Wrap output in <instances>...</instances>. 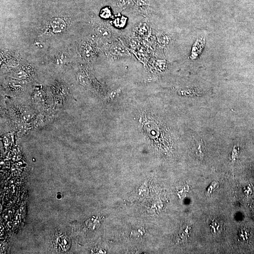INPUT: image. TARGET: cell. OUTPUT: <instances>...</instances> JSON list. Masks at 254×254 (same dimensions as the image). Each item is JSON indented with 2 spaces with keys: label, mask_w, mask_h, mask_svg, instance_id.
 Here are the masks:
<instances>
[{
  "label": "cell",
  "mask_w": 254,
  "mask_h": 254,
  "mask_svg": "<svg viewBox=\"0 0 254 254\" xmlns=\"http://www.w3.org/2000/svg\"><path fill=\"white\" fill-rule=\"evenodd\" d=\"M100 16L104 19H108L112 16V10L109 7H105L102 9L100 13Z\"/></svg>",
  "instance_id": "obj_3"
},
{
  "label": "cell",
  "mask_w": 254,
  "mask_h": 254,
  "mask_svg": "<svg viewBox=\"0 0 254 254\" xmlns=\"http://www.w3.org/2000/svg\"><path fill=\"white\" fill-rule=\"evenodd\" d=\"M50 25L53 33H56L63 32L67 27L65 20L60 17L52 18L50 21Z\"/></svg>",
  "instance_id": "obj_1"
},
{
  "label": "cell",
  "mask_w": 254,
  "mask_h": 254,
  "mask_svg": "<svg viewBox=\"0 0 254 254\" xmlns=\"http://www.w3.org/2000/svg\"><path fill=\"white\" fill-rule=\"evenodd\" d=\"M98 33L100 35H102L103 36H108L109 31L108 30H106L105 29V28L104 27H99L98 28Z\"/></svg>",
  "instance_id": "obj_4"
},
{
  "label": "cell",
  "mask_w": 254,
  "mask_h": 254,
  "mask_svg": "<svg viewBox=\"0 0 254 254\" xmlns=\"http://www.w3.org/2000/svg\"><path fill=\"white\" fill-rule=\"evenodd\" d=\"M127 23V18L123 16H118L115 17L113 21V25L118 29L125 27Z\"/></svg>",
  "instance_id": "obj_2"
}]
</instances>
